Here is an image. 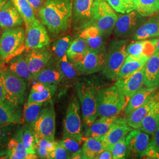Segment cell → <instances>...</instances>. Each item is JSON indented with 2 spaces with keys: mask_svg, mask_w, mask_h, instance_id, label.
I'll use <instances>...</instances> for the list:
<instances>
[{
  "mask_svg": "<svg viewBox=\"0 0 159 159\" xmlns=\"http://www.w3.org/2000/svg\"><path fill=\"white\" fill-rule=\"evenodd\" d=\"M79 37L86 41L89 48L96 50H105L104 48L103 35L100 30L93 25L82 29Z\"/></svg>",
  "mask_w": 159,
  "mask_h": 159,
  "instance_id": "4316f807",
  "label": "cell"
},
{
  "mask_svg": "<svg viewBox=\"0 0 159 159\" xmlns=\"http://www.w3.org/2000/svg\"><path fill=\"white\" fill-rule=\"evenodd\" d=\"M89 49L87 43L84 39L79 37L73 41L67 51L68 59L84 53Z\"/></svg>",
  "mask_w": 159,
  "mask_h": 159,
  "instance_id": "b9f144b4",
  "label": "cell"
},
{
  "mask_svg": "<svg viewBox=\"0 0 159 159\" xmlns=\"http://www.w3.org/2000/svg\"><path fill=\"white\" fill-rule=\"evenodd\" d=\"M72 10L73 0H44L38 13L43 25L57 35L70 28Z\"/></svg>",
  "mask_w": 159,
  "mask_h": 159,
  "instance_id": "6da1fadb",
  "label": "cell"
},
{
  "mask_svg": "<svg viewBox=\"0 0 159 159\" xmlns=\"http://www.w3.org/2000/svg\"><path fill=\"white\" fill-rule=\"evenodd\" d=\"M149 58L150 57L147 56L136 57L129 55L125 58V62L116 76V80H117L121 79L142 68L148 61Z\"/></svg>",
  "mask_w": 159,
  "mask_h": 159,
  "instance_id": "4dcf8cb0",
  "label": "cell"
},
{
  "mask_svg": "<svg viewBox=\"0 0 159 159\" xmlns=\"http://www.w3.org/2000/svg\"><path fill=\"white\" fill-rule=\"evenodd\" d=\"M5 63V61L2 58V57L0 56V67L4 64V63Z\"/></svg>",
  "mask_w": 159,
  "mask_h": 159,
  "instance_id": "9f6ffc18",
  "label": "cell"
},
{
  "mask_svg": "<svg viewBox=\"0 0 159 159\" xmlns=\"http://www.w3.org/2000/svg\"><path fill=\"white\" fill-rule=\"evenodd\" d=\"M75 89L81 103L83 121L85 125H90L98 117L96 95L98 90L90 82L77 83Z\"/></svg>",
  "mask_w": 159,
  "mask_h": 159,
  "instance_id": "5b68a950",
  "label": "cell"
},
{
  "mask_svg": "<svg viewBox=\"0 0 159 159\" xmlns=\"http://www.w3.org/2000/svg\"><path fill=\"white\" fill-rule=\"evenodd\" d=\"M48 159H71V155L68 151L63 147V145L58 142L56 148L49 154Z\"/></svg>",
  "mask_w": 159,
  "mask_h": 159,
  "instance_id": "f6af8a7d",
  "label": "cell"
},
{
  "mask_svg": "<svg viewBox=\"0 0 159 159\" xmlns=\"http://www.w3.org/2000/svg\"><path fill=\"white\" fill-rule=\"evenodd\" d=\"M146 21V17H143L135 10H133L118 17L114 33L116 36L120 38L130 37Z\"/></svg>",
  "mask_w": 159,
  "mask_h": 159,
  "instance_id": "7c38bea8",
  "label": "cell"
},
{
  "mask_svg": "<svg viewBox=\"0 0 159 159\" xmlns=\"http://www.w3.org/2000/svg\"><path fill=\"white\" fill-rule=\"evenodd\" d=\"M22 129V141L29 153L36 154V139L34 131L23 125Z\"/></svg>",
  "mask_w": 159,
  "mask_h": 159,
  "instance_id": "7bdbcfd3",
  "label": "cell"
},
{
  "mask_svg": "<svg viewBox=\"0 0 159 159\" xmlns=\"http://www.w3.org/2000/svg\"><path fill=\"white\" fill-rule=\"evenodd\" d=\"M126 13L134 10V0H123Z\"/></svg>",
  "mask_w": 159,
  "mask_h": 159,
  "instance_id": "816d5d0a",
  "label": "cell"
},
{
  "mask_svg": "<svg viewBox=\"0 0 159 159\" xmlns=\"http://www.w3.org/2000/svg\"><path fill=\"white\" fill-rule=\"evenodd\" d=\"M59 142L70 153L71 159H83L81 148V143L83 142L72 138H63Z\"/></svg>",
  "mask_w": 159,
  "mask_h": 159,
  "instance_id": "ab89813d",
  "label": "cell"
},
{
  "mask_svg": "<svg viewBox=\"0 0 159 159\" xmlns=\"http://www.w3.org/2000/svg\"><path fill=\"white\" fill-rule=\"evenodd\" d=\"M7 159H34L37 158L36 154L28 153L22 141V129L19 127L10 140L7 148Z\"/></svg>",
  "mask_w": 159,
  "mask_h": 159,
  "instance_id": "ac0fdd59",
  "label": "cell"
},
{
  "mask_svg": "<svg viewBox=\"0 0 159 159\" xmlns=\"http://www.w3.org/2000/svg\"><path fill=\"white\" fill-rule=\"evenodd\" d=\"M125 140L128 148L127 158H143L150 142L149 134L140 129H133L127 134Z\"/></svg>",
  "mask_w": 159,
  "mask_h": 159,
  "instance_id": "8fae6325",
  "label": "cell"
},
{
  "mask_svg": "<svg viewBox=\"0 0 159 159\" xmlns=\"http://www.w3.org/2000/svg\"><path fill=\"white\" fill-rule=\"evenodd\" d=\"M30 50L25 54V58L29 70L34 77L46 67L52 54L46 47Z\"/></svg>",
  "mask_w": 159,
  "mask_h": 159,
  "instance_id": "e0dca14e",
  "label": "cell"
},
{
  "mask_svg": "<svg viewBox=\"0 0 159 159\" xmlns=\"http://www.w3.org/2000/svg\"><path fill=\"white\" fill-rule=\"evenodd\" d=\"M134 8L143 17H151L159 12V0H134Z\"/></svg>",
  "mask_w": 159,
  "mask_h": 159,
  "instance_id": "836d02e7",
  "label": "cell"
},
{
  "mask_svg": "<svg viewBox=\"0 0 159 159\" xmlns=\"http://www.w3.org/2000/svg\"><path fill=\"white\" fill-rule=\"evenodd\" d=\"M11 1L25 25L35 20L36 18L34 9L27 0H11Z\"/></svg>",
  "mask_w": 159,
  "mask_h": 159,
  "instance_id": "e575fe53",
  "label": "cell"
},
{
  "mask_svg": "<svg viewBox=\"0 0 159 159\" xmlns=\"http://www.w3.org/2000/svg\"><path fill=\"white\" fill-rule=\"evenodd\" d=\"M116 11L118 12L121 14H125V8L123 2V0H106Z\"/></svg>",
  "mask_w": 159,
  "mask_h": 159,
  "instance_id": "bcb514c9",
  "label": "cell"
},
{
  "mask_svg": "<svg viewBox=\"0 0 159 159\" xmlns=\"http://www.w3.org/2000/svg\"><path fill=\"white\" fill-rule=\"evenodd\" d=\"M14 124H0V156H6L8 143L12 136Z\"/></svg>",
  "mask_w": 159,
  "mask_h": 159,
  "instance_id": "f35d334b",
  "label": "cell"
},
{
  "mask_svg": "<svg viewBox=\"0 0 159 159\" xmlns=\"http://www.w3.org/2000/svg\"><path fill=\"white\" fill-rule=\"evenodd\" d=\"M26 37L24 45L27 49L32 50L46 47L50 44V38L44 25L35 19L33 23L25 25Z\"/></svg>",
  "mask_w": 159,
  "mask_h": 159,
  "instance_id": "4fadbf2b",
  "label": "cell"
},
{
  "mask_svg": "<svg viewBox=\"0 0 159 159\" xmlns=\"http://www.w3.org/2000/svg\"><path fill=\"white\" fill-rule=\"evenodd\" d=\"M152 136L149 147L154 149L159 156V127Z\"/></svg>",
  "mask_w": 159,
  "mask_h": 159,
  "instance_id": "7dc6e473",
  "label": "cell"
},
{
  "mask_svg": "<svg viewBox=\"0 0 159 159\" xmlns=\"http://www.w3.org/2000/svg\"><path fill=\"white\" fill-rule=\"evenodd\" d=\"M114 11L106 1L95 0L92 6L90 25L97 27L104 37L108 36L113 31L119 17Z\"/></svg>",
  "mask_w": 159,
  "mask_h": 159,
  "instance_id": "277c9868",
  "label": "cell"
},
{
  "mask_svg": "<svg viewBox=\"0 0 159 159\" xmlns=\"http://www.w3.org/2000/svg\"><path fill=\"white\" fill-rule=\"evenodd\" d=\"M158 88L142 87L129 99L124 109L125 116H128L137 108L141 106L148 97Z\"/></svg>",
  "mask_w": 159,
  "mask_h": 159,
  "instance_id": "f546056e",
  "label": "cell"
},
{
  "mask_svg": "<svg viewBox=\"0 0 159 159\" xmlns=\"http://www.w3.org/2000/svg\"><path fill=\"white\" fill-rule=\"evenodd\" d=\"M96 102L98 117L113 116L125 109L127 99L114 85L99 89Z\"/></svg>",
  "mask_w": 159,
  "mask_h": 159,
  "instance_id": "7a4b0ae2",
  "label": "cell"
},
{
  "mask_svg": "<svg viewBox=\"0 0 159 159\" xmlns=\"http://www.w3.org/2000/svg\"><path fill=\"white\" fill-rule=\"evenodd\" d=\"M24 29L16 27L6 29L0 35V56L8 62L12 58L22 54L25 47Z\"/></svg>",
  "mask_w": 159,
  "mask_h": 159,
  "instance_id": "3957f363",
  "label": "cell"
},
{
  "mask_svg": "<svg viewBox=\"0 0 159 159\" xmlns=\"http://www.w3.org/2000/svg\"><path fill=\"white\" fill-rule=\"evenodd\" d=\"M131 130L132 128L127 124L126 119L123 118L102 139L105 148L111 150L114 145L122 138L126 136Z\"/></svg>",
  "mask_w": 159,
  "mask_h": 159,
  "instance_id": "cb8c5ba5",
  "label": "cell"
},
{
  "mask_svg": "<svg viewBox=\"0 0 159 159\" xmlns=\"http://www.w3.org/2000/svg\"><path fill=\"white\" fill-rule=\"evenodd\" d=\"M105 149L102 139L92 137H83L81 152L83 159H96L97 156Z\"/></svg>",
  "mask_w": 159,
  "mask_h": 159,
  "instance_id": "f1b7e54d",
  "label": "cell"
},
{
  "mask_svg": "<svg viewBox=\"0 0 159 159\" xmlns=\"http://www.w3.org/2000/svg\"><path fill=\"white\" fill-rule=\"evenodd\" d=\"M0 31H1V27H0Z\"/></svg>",
  "mask_w": 159,
  "mask_h": 159,
  "instance_id": "680465c9",
  "label": "cell"
},
{
  "mask_svg": "<svg viewBox=\"0 0 159 159\" xmlns=\"http://www.w3.org/2000/svg\"><path fill=\"white\" fill-rule=\"evenodd\" d=\"M63 78V73L58 67L57 64L54 66L49 65L48 63L44 68L33 77V80L48 84H57Z\"/></svg>",
  "mask_w": 159,
  "mask_h": 159,
  "instance_id": "484cf974",
  "label": "cell"
},
{
  "mask_svg": "<svg viewBox=\"0 0 159 159\" xmlns=\"http://www.w3.org/2000/svg\"><path fill=\"white\" fill-rule=\"evenodd\" d=\"M93 0H73L71 23L75 30H82L90 25Z\"/></svg>",
  "mask_w": 159,
  "mask_h": 159,
  "instance_id": "5bb4252c",
  "label": "cell"
},
{
  "mask_svg": "<svg viewBox=\"0 0 159 159\" xmlns=\"http://www.w3.org/2000/svg\"><path fill=\"white\" fill-rule=\"evenodd\" d=\"M159 127V100L143 120L140 130L153 135Z\"/></svg>",
  "mask_w": 159,
  "mask_h": 159,
  "instance_id": "d6a6232c",
  "label": "cell"
},
{
  "mask_svg": "<svg viewBox=\"0 0 159 159\" xmlns=\"http://www.w3.org/2000/svg\"><path fill=\"white\" fill-rule=\"evenodd\" d=\"M34 9L35 12H39L44 0H27Z\"/></svg>",
  "mask_w": 159,
  "mask_h": 159,
  "instance_id": "f907efd6",
  "label": "cell"
},
{
  "mask_svg": "<svg viewBox=\"0 0 159 159\" xmlns=\"http://www.w3.org/2000/svg\"><path fill=\"white\" fill-rule=\"evenodd\" d=\"M6 100V95H5V91L3 87V84L1 78V74L0 71V102H3Z\"/></svg>",
  "mask_w": 159,
  "mask_h": 159,
  "instance_id": "f5cc1de1",
  "label": "cell"
},
{
  "mask_svg": "<svg viewBox=\"0 0 159 159\" xmlns=\"http://www.w3.org/2000/svg\"><path fill=\"white\" fill-rule=\"evenodd\" d=\"M41 109L34 123L33 131L35 138L54 139L56 132V113L53 103L50 100Z\"/></svg>",
  "mask_w": 159,
  "mask_h": 159,
  "instance_id": "30bf717a",
  "label": "cell"
},
{
  "mask_svg": "<svg viewBox=\"0 0 159 159\" xmlns=\"http://www.w3.org/2000/svg\"><path fill=\"white\" fill-rule=\"evenodd\" d=\"M106 54L105 50L89 48L84 53L68 60L73 64L80 74L88 75L102 70L105 61Z\"/></svg>",
  "mask_w": 159,
  "mask_h": 159,
  "instance_id": "ba28073f",
  "label": "cell"
},
{
  "mask_svg": "<svg viewBox=\"0 0 159 159\" xmlns=\"http://www.w3.org/2000/svg\"><path fill=\"white\" fill-rule=\"evenodd\" d=\"M113 159H123L127 158L128 148L125 140V137L122 138L118 142L116 143L111 149Z\"/></svg>",
  "mask_w": 159,
  "mask_h": 159,
  "instance_id": "ee69618b",
  "label": "cell"
},
{
  "mask_svg": "<svg viewBox=\"0 0 159 159\" xmlns=\"http://www.w3.org/2000/svg\"><path fill=\"white\" fill-rule=\"evenodd\" d=\"M113 159V154L111 150L105 148L96 157V159Z\"/></svg>",
  "mask_w": 159,
  "mask_h": 159,
  "instance_id": "c3c4849f",
  "label": "cell"
},
{
  "mask_svg": "<svg viewBox=\"0 0 159 159\" xmlns=\"http://www.w3.org/2000/svg\"></svg>",
  "mask_w": 159,
  "mask_h": 159,
  "instance_id": "91938a15",
  "label": "cell"
},
{
  "mask_svg": "<svg viewBox=\"0 0 159 159\" xmlns=\"http://www.w3.org/2000/svg\"><path fill=\"white\" fill-rule=\"evenodd\" d=\"M1 74L6 100L18 106L23 104L27 96L25 80L7 69L1 71Z\"/></svg>",
  "mask_w": 159,
  "mask_h": 159,
  "instance_id": "52a82bcc",
  "label": "cell"
},
{
  "mask_svg": "<svg viewBox=\"0 0 159 159\" xmlns=\"http://www.w3.org/2000/svg\"><path fill=\"white\" fill-rule=\"evenodd\" d=\"M157 90L150 94L141 106L126 117L127 124L132 129H140L143 120L156 103L159 101V90L157 91Z\"/></svg>",
  "mask_w": 159,
  "mask_h": 159,
  "instance_id": "2e32d148",
  "label": "cell"
},
{
  "mask_svg": "<svg viewBox=\"0 0 159 159\" xmlns=\"http://www.w3.org/2000/svg\"><path fill=\"white\" fill-rule=\"evenodd\" d=\"M23 111L20 106L7 100L0 102V124H22Z\"/></svg>",
  "mask_w": 159,
  "mask_h": 159,
  "instance_id": "44dd1931",
  "label": "cell"
},
{
  "mask_svg": "<svg viewBox=\"0 0 159 159\" xmlns=\"http://www.w3.org/2000/svg\"><path fill=\"white\" fill-rule=\"evenodd\" d=\"M80 106L75 97L68 105L63 121V138H72L83 142Z\"/></svg>",
  "mask_w": 159,
  "mask_h": 159,
  "instance_id": "9c48e42d",
  "label": "cell"
},
{
  "mask_svg": "<svg viewBox=\"0 0 159 159\" xmlns=\"http://www.w3.org/2000/svg\"><path fill=\"white\" fill-rule=\"evenodd\" d=\"M48 85V84H46L41 82L34 81V84L32 85L31 89L36 92H41L43 91Z\"/></svg>",
  "mask_w": 159,
  "mask_h": 159,
  "instance_id": "681fc988",
  "label": "cell"
},
{
  "mask_svg": "<svg viewBox=\"0 0 159 159\" xmlns=\"http://www.w3.org/2000/svg\"><path fill=\"white\" fill-rule=\"evenodd\" d=\"M159 51V39H157V41L156 42V51Z\"/></svg>",
  "mask_w": 159,
  "mask_h": 159,
  "instance_id": "11a10c76",
  "label": "cell"
},
{
  "mask_svg": "<svg viewBox=\"0 0 159 159\" xmlns=\"http://www.w3.org/2000/svg\"><path fill=\"white\" fill-rule=\"evenodd\" d=\"M157 39L138 40L128 44L126 51L128 55L133 57L147 56L150 57L156 51V44Z\"/></svg>",
  "mask_w": 159,
  "mask_h": 159,
  "instance_id": "d4e9b609",
  "label": "cell"
},
{
  "mask_svg": "<svg viewBox=\"0 0 159 159\" xmlns=\"http://www.w3.org/2000/svg\"><path fill=\"white\" fill-rule=\"evenodd\" d=\"M7 159L6 156H0V159Z\"/></svg>",
  "mask_w": 159,
  "mask_h": 159,
  "instance_id": "6f0895ef",
  "label": "cell"
},
{
  "mask_svg": "<svg viewBox=\"0 0 159 159\" xmlns=\"http://www.w3.org/2000/svg\"><path fill=\"white\" fill-rule=\"evenodd\" d=\"M123 118L117 116H104L95 120L89 125L85 132V137H92L102 139L109 130Z\"/></svg>",
  "mask_w": 159,
  "mask_h": 159,
  "instance_id": "d6986e66",
  "label": "cell"
},
{
  "mask_svg": "<svg viewBox=\"0 0 159 159\" xmlns=\"http://www.w3.org/2000/svg\"><path fill=\"white\" fill-rule=\"evenodd\" d=\"M128 42V40H116L110 44L102 69V74L107 79L116 80L125 58L129 56L126 51Z\"/></svg>",
  "mask_w": 159,
  "mask_h": 159,
  "instance_id": "8992f818",
  "label": "cell"
},
{
  "mask_svg": "<svg viewBox=\"0 0 159 159\" xmlns=\"http://www.w3.org/2000/svg\"><path fill=\"white\" fill-rule=\"evenodd\" d=\"M159 15L157 14L146 20L137 29L132 35V39L134 41L148 40L159 37Z\"/></svg>",
  "mask_w": 159,
  "mask_h": 159,
  "instance_id": "603a6c76",
  "label": "cell"
},
{
  "mask_svg": "<svg viewBox=\"0 0 159 159\" xmlns=\"http://www.w3.org/2000/svg\"><path fill=\"white\" fill-rule=\"evenodd\" d=\"M7 1L8 0H0V10L2 8V7L4 6V4H6Z\"/></svg>",
  "mask_w": 159,
  "mask_h": 159,
  "instance_id": "db71d44e",
  "label": "cell"
},
{
  "mask_svg": "<svg viewBox=\"0 0 159 159\" xmlns=\"http://www.w3.org/2000/svg\"><path fill=\"white\" fill-rule=\"evenodd\" d=\"M7 70L27 81L33 80V76L29 70L25 54H21L10 60Z\"/></svg>",
  "mask_w": 159,
  "mask_h": 159,
  "instance_id": "83f0119b",
  "label": "cell"
},
{
  "mask_svg": "<svg viewBox=\"0 0 159 159\" xmlns=\"http://www.w3.org/2000/svg\"><path fill=\"white\" fill-rule=\"evenodd\" d=\"M23 20L13 4L11 0H8L0 10V27L2 29L21 26Z\"/></svg>",
  "mask_w": 159,
  "mask_h": 159,
  "instance_id": "ffe728a7",
  "label": "cell"
},
{
  "mask_svg": "<svg viewBox=\"0 0 159 159\" xmlns=\"http://www.w3.org/2000/svg\"><path fill=\"white\" fill-rule=\"evenodd\" d=\"M145 64L139 70L116 80L117 81L114 85L127 100L142 88L143 85H144Z\"/></svg>",
  "mask_w": 159,
  "mask_h": 159,
  "instance_id": "9a60e30c",
  "label": "cell"
},
{
  "mask_svg": "<svg viewBox=\"0 0 159 159\" xmlns=\"http://www.w3.org/2000/svg\"><path fill=\"white\" fill-rule=\"evenodd\" d=\"M57 64L63 73L64 78L69 80L73 79L76 77L77 74L79 73L75 68L73 64L69 61L67 54L58 60Z\"/></svg>",
  "mask_w": 159,
  "mask_h": 159,
  "instance_id": "60d3db41",
  "label": "cell"
},
{
  "mask_svg": "<svg viewBox=\"0 0 159 159\" xmlns=\"http://www.w3.org/2000/svg\"><path fill=\"white\" fill-rule=\"evenodd\" d=\"M73 39L70 35H65L56 40L52 46V54L57 61L67 54Z\"/></svg>",
  "mask_w": 159,
  "mask_h": 159,
  "instance_id": "74e56055",
  "label": "cell"
},
{
  "mask_svg": "<svg viewBox=\"0 0 159 159\" xmlns=\"http://www.w3.org/2000/svg\"><path fill=\"white\" fill-rule=\"evenodd\" d=\"M57 143L58 142L54 139L46 137L36 139V152L38 157L40 159H48L49 154L56 148Z\"/></svg>",
  "mask_w": 159,
  "mask_h": 159,
  "instance_id": "d590c367",
  "label": "cell"
},
{
  "mask_svg": "<svg viewBox=\"0 0 159 159\" xmlns=\"http://www.w3.org/2000/svg\"><path fill=\"white\" fill-rule=\"evenodd\" d=\"M143 83L146 87H159V51H155L146 63Z\"/></svg>",
  "mask_w": 159,
  "mask_h": 159,
  "instance_id": "7402d4cb",
  "label": "cell"
},
{
  "mask_svg": "<svg viewBox=\"0 0 159 159\" xmlns=\"http://www.w3.org/2000/svg\"><path fill=\"white\" fill-rule=\"evenodd\" d=\"M57 90V84H48L43 91L36 92L31 89L27 102H44L51 100Z\"/></svg>",
  "mask_w": 159,
  "mask_h": 159,
  "instance_id": "8d00e7d4",
  "label": "cell"
},
{
  "mask_svg": "<svg viewBox=\"0 0 159 159\" xmlns=\"http://www.w3.org/2000/svg\"><path fill=\"white\" fill-rule=\"evenodd\" d=\"M43 102H26L23 110L24 125L30 130H33L34 123L40 114Z\"/></svg>",
  "mask_w": 159,
  "mask_h": 159,
  "instance_id": "1f68e13d",
  "label": "cell"
}]
</instances>
